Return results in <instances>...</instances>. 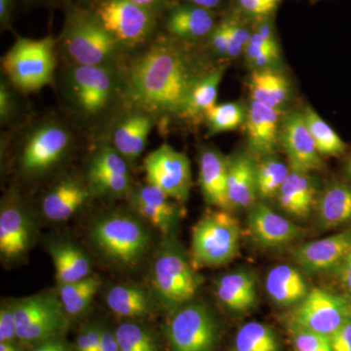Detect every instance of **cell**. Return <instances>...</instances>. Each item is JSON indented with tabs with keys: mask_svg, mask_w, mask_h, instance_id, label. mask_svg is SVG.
<instances>
[{
	"mask_svg": "<svg viewBox=\"0 0 351 351\" xmlns=\"http://www.w3.org/2000/svg\"><path fill=\"white\" fill-rule=\"evenodd\" d=\"M240 10L255 18H265L276 11L280 0H237Z\"/></svg>",
	"mask_w": 351,
	"mask_h": 351,
	"instance_id": "cell-43",
	"label": "cell"
},
{
	"mask_svg": "<svg viewBox=\"0 0 351 351\" xmlns=\"http://www.w3.org/2000/svg\"><path fill=\"white\" fill-rule=\"evenodd\" d=\"M255 157L250 152H239L228 161V195L230 209H249L257 202L258 189Z\"/></svg>",
	"mask_w": 351,
	"mask_h": 351,
	"instance_id": "cell-21",
	"label": "cell"
},
{
	"mask_svg": "<svg viewBox=\"0 0 351 351\" xmlns=\"http://www.w3.org/2000/svg\"><path fill=\"white\" fill-rule=\"evenodd\" d=\"M295 351H332L330 337L318 332L290 327Z\"/></svg>",
	"mask_w": 351,
	"mask_h": 351,
	"instance_id": "cell-41",
	"label": "cell"
},
{
	"mask_svg": "<svg viewBox=\"0 0 351 351\" xmlns=\"http://www.w3.org/2000/svg\"><path fill=\"white\" fill-rule=\"evenodd\" d=\"M216 25L212 11L189 3L171 9L166 19L167 31L174 38L186 43L209 38Z\"/></svg>",
	"mask_w": 351,
	"mask_h": 351,
	"instance_id": "cell-23",
	"label": "cell"
},
{
	"mask_svg": "<svg viewBox=\"0 0 351 351\" xmlns=\"http://www.w3.org/2000/svg\"><path fill=\"white\" fill-rule=\"evenodd\" d=\"M335 271L338 274L339 282L351 295V250Z\"/></svg>",
	"mask_w": 351,
	"mask_h": 351,
	"instance_id": "cell-47",
	"label": "cell"
},
{
	"mask_svg": "<svg viewBox=\"0 0 351 351\" xmlns=\"http://www.w3.org/2000/svg\"><path fill=\"white\" fill-rule=\"evenodd\" d=\"M280 144L287 156L291 170L313 173L324 166L302 112L295 110L284 117Z\"/></svg>",
	"mask_w": 351,
	"mask_h": 351,
	"instance_id": "cell-15",
	"label": "cell"
},
{
	"mask_svg": "<svg viewBox=\"0 0 351 351\" xmlns=\"http://www.w3.org/2000/svg\"><path fill=\"white\" fill-rule=\"evenodd\" d=\"M89 235L104 258L127 269L138 265L151 245L149 230L127 214L103 217L92 226Z\"/></svg>",
	"mask_w": 351,
	"mask_h": 351,
	"instance_id": "cell-3",
	"label": "cell"
},
{
	"mask_svg": "<svg viewBox=\"0 0 351 351\" xmlns=\"http://www.w3.org/2000/svg\"><path fill=\"white\" fill-rule=\"evenodd\" d=\"M189 4H193L200 8L206 9V10L212 11L214 9L219 8L223 0H188Z\"/></svg>",
	"mask_w": 351,
	"mask_h": 351,
	"instance_id": "cell-51",
	"label": "cell"
},
{
	"mask_svg": "<svg viewBox=\"0 0 351 351\" xmlns=\"http://www.w3.org/2000/svg\"><path fill=\"white\" fill-rule=\"evenodd\" d=\"M94 15L121 46L145 43L156 29V14L131 0H99Z\"/></svg>",
	"mask_w": 351,
	"mask_h": 351,
	"instance_id": "cell-9",
	"label": "cell"
},
{
	"mask_svg": "<svg viewBox=\"0 0 351 351\" xmlns=\"http://www.w3.org/2000/svg\"><path fill=\"white\" fill-rule=\"evenodd\" d=\"M17 339L15 302L3 304L0 309V343H14Z\"/></svg>",
	"mask_w": 351,
	"mask_h": 351,
	"instance_id": "cell-42",
	"label": "cell"
},
{
	"mask_svg": "<svg viewBox=\"0 0 351 351\" xmlns=\"http://www.w3.org/2000/svg\"><path fill=\"white\" fill-rule=\"evenodd\" d=\"M66 351H73L71 350V348H69V350H66Z\"/></svg>",
	"mask_w": 351,
	"mask_h": 351,
	"instance_id": "cell-56",
	"label": "cell"
},
{
	"mask_svg": "<svg viewBox=\"0 0 351 351\" xmlns=\"http://www.w3.org/2000/svg\"><path fill=\"white\" fill-rule=\"evenodd\" d=\"M265 288L272 301L283 306L299 304L309 292L301 272L288 265H277L269 270Z\"/></svg>",
	"mask_w": 351,
	"mask_h": 351,
	"instance_id": "cell-30",
	"label": "cell"
},
{
	"mask_svg": "<svg viewBox=\"0 0 351 351\" xmlns=\"http://www.w3.org/2000/svg\"><path fill=\"white\" fill-rule=\"evenodd\" d=\"M217 297L230 311L245 313L257 304V287L252 274L245 271L230 272L217 282Z\"/></svg>",
	"mask_w": 351,
	"mask_h": 351,
	"instance_id": "cell-29",
	"label": "cell"
},
{
	"mask_svg": "<svg viewBox=\"0 0 351 351\" xmlns=\"http://www.w3.org/2000/svg\"><path fill=\"white\" fill-rule=\"evenodd\" d=\"M350 316H351V299H350Z\"/></svg>",
	"mask_w": 351,
	"mask_h": 351,
	"instance_id": "cell-57",
	"label": "cell"
},
{
	"mask_svg": "<svg viewBox=\"0 0 351 351\" xmlns=\"http://www.w3.org/2000/svg\"><path fill=\"white\" fill-rule=\"evenodd\" d=\"M223 21H225L228 38L226 58L235 59L245 52L250 41L252 32L239 18L230 17Z\"/></svg>",
	"mask_w": 351,
	"mask_h": 351,
	"instance_id": "cell-40",
	"label": "cell"
},
{
	"mask_svg": "<svg viewBox=\"0 0 351 351\" xmlns=\"http://www.w3.org/2000/svg\"><path fill=\"white\" fill-rule=\"evenodd\" d=\"M86 180L90 193L96 195L121 197L131 193L128 162L110 145H104L91 156Z\"/></svg>",
	"mask_w": 351,
	"mask_h": 351,
	"instance_id": "cell-14",
	"label": "cell"
},
{
	"mask_svg": "<svg viewBox=\"0 0 351 351\" xmlns=\"http://www.w3.org/2000/svg\"><path fill=\"white\" fill-rule=\"evenodd\" d=\"M52 38H18L2 58V69L14 87L34 92L52 83L56 68Z\"/></svg>",
	"mask_w": 351,
	"mask_h": 351,
	"instance_id": "cell-6",
	"label": "cell"
},
{
	"mask_svg": "<svg viewBox=\"0 0 351 351\" xmlns=\"http://www.w3.org/2000/svg\"><path fill=\"white\" fill-rule=\"evenodd\" d=\"M71 132L55 122L38 126L29 134L20 156V167L27 176L43 175L56 167L71 145Z\"/></svg>",
	"mask_w": 351,
	"mask_h": 351,
	"instance_id": "cell-12",
	"label": "cell"
},
{
	"mask_svg": "<svg viewBox=\"0 0 351 351\" xmlns=\"http://www.w3.org/2000/svg\"><path fill=\"white\" fill-rule=\"evenodd\" d=\"M32 225L19 205L9 203L0 212V254L5 262L24 257L32 244Z\"/></svg>",
	"mask_w": 351,
	"mask_h": 351,
	"instance_id": "cell-20",
	"label": "cell"
},
{
	"mask_svg": "<svg viewBox=\"0 0 351 351\" xmlns=\"http://www.w3.org/2000/svg\"><path fill=\"white\" fill-rule=\"evenodd\" d=\"M202 279L179 242L164 237L151 271L156 298L169 309L180 308L193 299Z\"/></svg>",
	"mask_w": 351,
	"mask_h": 351,
	"instance_id": "cell-2",
	"label": "cell"
},
{
	"mask_svg": "<svg viewBox=\"0 0 351 351\" xmlns=\"http://www.w3.org/2000/svg\"><path fill=\"white\" fill-rule=\"evenodd\" d=\"M152 127L154 119L149 113L138 110L126 115L113 130V147L127 162H133L144 152Z\"/></svg>",
	"mask_w": 351,
	"mask_h": 351,
	"instance_id": "cell-24",
	"label": "cell"
},
{
	"mask_svg": "<svg viewBox=\"0 0 351 351\" xmlns=\"http://www.w3.org/2000/svg\"><path fill=\"white\" fill-rule=\"evenodd\" d=\"M0 351H20L14 343H0Z\"/></svg>",
	"mask_w": 351,
	"mask_h": 351,
	"instance_id": "cell-55",
	"label": "cell"
},
{
	"mask_svg": "<svg viewBox=\"0 0 351 351\" xmlns=\"http://www.w3.org/2000/svg\"><path fill=\"white\" fill-rule=\"evenodd\" d=\"M350 317V299L321 288L309 290L295 307L290 327L301 328L331 337Z\"/></svg>",
	"mask_w": 351,
	"mask_h": 351,
	"instance_id": "cell-10",
	"label": "cell"
},
{
	"mask_svg": "<svg viewBox=\"0 0 351 351\" xmlns=\"http://www.w3.org/2000/svg\"><path fill=\"white\" fill-rule=\"evenodd\" d=\"M290 172L287 164L276 154L260 158L256 166L258 198L269 200L276 197Z\"/></svg>",
	"mask_w": 351,
	"mask_h": 351,
	"instance_id": "cell-35",
	"label": "cell"
},
{
	"mask_svg": "<svg viewBox=\"0 0 351 351\" xmlns=\"http://www.w3.org/2000/svg\"><path fill=\"white\" fill-rule=\"evenodd\" d=\"M205 73L182 46L169 40L156 41L129 64L126 99L151 115H179L191 89Z\"/></svg>",
	"mask_w": 351,
	"mask_h": 351,
	"instance_id": "cell-1",
	"label": "cell"
},
{
	"mask_svg": "<svg viewBox=\"0 0 351 351\" xmlns=\"http://www.w3.org/2000/svg\"><path fill=\"white\" fill-rule=\"evenodd\" d=\"M166 332L172 351H212L219 329L206 306L189 304L178 308Z\"/></svg>",
	"mask_w": 351,
	"mask_h": 351,
	"instance_id": "cell-11",
	"label": "cell"
},
{
	"mask_svg": "<svg viewBox=\"0 0 351 351\" xmlns=\"http://www.w3.org/2000/svg\"><path fill=\"white\" fill-rule=\"evenodd\" d=\"M15 110V101L13 100V95L6 83L1 82L0 86V117L2 124L5 123L12 117Z\"/></svg>",
	"mask_w": 351,
	"mask_h": 351,
	"instance_id": "cell-46",
	"label": "cell"
},
{
	"mask_svg": "<svg viewBox=\"0 0 351 351\" xmlns=\"http://www.w3.org/2000/svg\"><path fill=\"white\" fill-rule=\"evenodd\" d=\"M241 228L228 210H210L193 226L191 257L197 267H219L232 262L240 248Z\"/></svg>",
	"mask_w": 351,
	"mask_h": 351,
	"instance_id": "cell-5",
	"label": "cell"
},
{
	"mask_svg": "<svg viewBox=\"0 0 351 351\" xmlns=\"http://www.w3.org/2000/svg\"><path fill=\"white\" fill-rule=\"evenodd\" d=\"M318 219L325 228L351 223V184L332 181L320 193L317 201Z\"/></svg>",
	"mask_w": 351,
	"mask_h": 351,
	"instance_id": "cell-28",
	"label": "cell"
},
{
	"mask_svg": "<svg viewBox=\"0 0 351 351\" xmlns=\"http://www.w3.org/2000/svg\"><path fill=\"white\" fill-rule=\"evenodd\" d=\"M282 110L251 100L245 119L249 152L258 159L276 154L280 144Z\"/></svg>",
	"mask_w": 351,
	"mask_h": 351,
	"instance_id": "cell-17",
	"label": "cell"
},
{
	"mask_svg": "<svg viewBox=\"0 0 351 351\" xmlns=\"http://www.w3.org/2000/svg\"><path fill=\"white\" fill-rule=\"evenodd\" d=\"M99 351H119V343H117L115 332L103 329Z\"/></svg>",
	"mask_w": 351,
	"mask_h": 351,
	"instance_id": "cell-48",
	"label": "cell"
},
{
	"mask_svg": "<svg viewBox=\"0 0 351 351\" xmlns=\"http://www.w3.org/2000/svg\"><path fill=\"white\" fill-rule=\"evenodd\" d=\"M17 339L23 343H41L59 338L69 327L68 313L60 295L39 293L15 302Z\"/></svg>",
	"mask_w": 351,
	"mask_h": 351,
	"instance_id": "cell-7",
	"label": "cell"
},
{
	"mask_svg": "<svg viewBox=\"0 0 351 351\" xmlns=\"http://www.w3.org/2000/svg\"><path fill=\"white\" fill-rule=\"evenodd\" d=\"M13 0H0V20L2 23L7 22L12 9Z\"/></svg>",
	"mask_w": 351,
	"mask_h": 351,
	"instance_id": "cell-53",
	"label": "cell"
},
{
	"mask_svg": "<svg viewBox=\"0 0 351 351\" xmlns=\"http://www.w3.org/2000/svg\"><path fill=\"white\" fill-rule=\"evenodd\" d=\"M75 351H91L86 328L78 335L77 339H76Z\"/></svg>",
	"mask_w": 351,
	"mask_h": 351,
	"instance_id": "cell-52",
	"label": "cell"
},
{
	"mask_svg": "<svg viewBox=\"0 0 351 351\" xmlns=\"http://www.w3.org/2000/svg\"><path fill=\"white\" fill-rule=\"evenodd\" d=\"M245 119L246 112L241 104L237 101L216 105L205 117L210 135L237 130L240 125L244 124Z\"/></svg>",
	"mask_w": 351,
	"mask_h": 351,
	"instance_id": "cell-38",
	"label": "cell"
},
{
	"mask_svg": "<svg viewBox=\"0 0 351 351\" xmlns=\"http://www.w3.org/2000/svg\"><path fill=\"white\" fill-rule=\"evenodd\" d=\"M279 206L297 218H306L317 203V184L311 173L291 170L276 196Z\"/></svg>",
	"mask_w": 351,
	"mask_h": 351,
	"instance_id": "cell-25",
	"label": "cell"
},
{
	"mask_svg": "<svg viewBox=\"0 0 351 351\" xmlns=\"http://www.w3.org/2000/svg\"><path fill=\"white\" fill-rule=\"evenodd\" d=\"M144 168L147 184L156 186L181 204L188 201L193 178L186 154L169 145H162L147 156Z\"/></svg>",
	"mask_w": 351,
	"mask_h": 351,
	"instance_id": "cell-13",
	"label": "cell"
},
{
	"mask_svg": "<svg viewBox=\"0 0 351 351\" xmlns=\"http://www.w3.org/2000/svg\"><path fill=\"white\" fill-rule=\"evenodd\" d=\"M252 100L282 110L290 99L287 78L274 68L253 69L248 82Z\"/></svg>",
	"mask_w": 351,
	"mask_h": 351,
	"instance_id": "cell-31",
	"label": "cell"
},
{
	"mask_svg": "<svg viewBox=\"0 0 351 351\" xmlns=\"http://www.w3.org/2000/svg\"><path fill=\"white\" fill-rule=\"evenodd\" d=\"M138 5L149 9L152 12L156 14L164 10L168 5L172 3L173 0H131Z\"/></svg>",
	"mask_w": 351,
	"mask_h": 351,
	"instance_id": "cell-49",
	"label": "cell"
},
{
	"mask_svg": "<svg viewBox=\"0 0 351 351\" xmlns=\"http://www.w3.org/2000/svg\"><path fill=\"white\" fill-rule=\"evenodd\" d=\"M351 250V230L300 245L293 258L308 274L336 270Z\"/></svg>",
	"mask_w": 351,
	"mask_h": 351,
	"instance_id": "cell-18",
	"label": "cell"
},
{
	"mask_svg": "<svg viewBox=\"0 0 351 351\" xmlns=\"http://www.w3.org/2000/svg\"><path fill=\"white\" fill-rule=\"evenodd\" d=\"M69 346L59 338L48 339L43 343H38L32 351H66Z\"/></svg>",
	"mask_w": 351,
	"mask_h": 351,
	"instance_id": "cell-50",
	"label": "cell"
},
{
	"mask_svg": "<svg viewBox=\"0 0 351 351\" xmlns=\"http://www.w3.org/2000/svg\"><path fill=\"white\" fill-rule=\"evenodd\" d=\"M107 304L110 311L119 317H147L152 313L149 295L138 286H113L108 292Z\"/></svg>",
	"mask_w": 351,
	"mask_h": 351,
	"instance_id": "cell-33",
	"label": "cell"
},
{
	"mask_svg": "<svg viewBox=\"0 0 351 351\" xmlns=\"http://www.w3.org/2000/svg\"><path fill=\"white\" fill-rule=\"evenodd\" d=\"M228 161L214 147H204L199 154V184L201 193L208 204L230 211L226 186H228Z\"/></svg>",
	"mask_w": 351,
	"mask_h": 351,
	"instance_id": "cell-22",
	"label": "cell"
},
{
	"mask_svg": "<svg viewBox=\"0 0 351 351\" xmlns=\"http://www.w3.org/2000/svg\"><path fill=\"white\" fill-rule=\"evenodd\" d=\"M330 339L332 351H351V316Z\"/></svg>",
	"mask_w": 351,
	"mask_h": 351,
	"instance_id": "cell-45",
	"label": "cell"
},
{
	"mask_svg": "<svg viewBox=\"0 0 351 351\" xmlns=\"http://www.w3.org/2000/svg\"><path fill=\"white\" fill-rule=\"evenodd\" d=\"M48 250L55 267V277L60 286L77 282L90 276L92 265L84 252L71 243H50Z\"/></svg>",
	"mask_w": 351,
	"mask_h": 351,
	"instance_id": "cell-32",
	"label": "cell"
},
{
	"mask_svg": "<svg viewBox=\"0 0 351 351\" xmlns=\"http://www.w3.org/2000/svg\"><path fill=\"white\" fill-rule=\"evenodd\" d=\"M343 171H345V174L348 181L351 182V149L350 152H348V156H346L345 165H343Z\"/></svg>",
	"mask_w": 351,
	"mask_h": 351,
	"instance_id": "cell-54",
	"label": "cell"
},
{
	"mask_svg": "<svg viewBox=\"0 0 351 351\" xmlns=\"http://www.w3.org/2000/svg\"><path fill=\"white\" fill-rule=\"evenodd\" d=\"M302 113L320 156H345L348 152V145L337 132L309 106L304 108Z\"/></svg>",
	"mask_w": 351,
	"mask_h": 351,
	"instance_id": "cell-34",
	"label": "cell"
},
{
	"mask_svg": "<svg viewBox=\"0 0 351 351\" xmlns=\"http://www.w3.org/2000/svg\"><path fill=\"white\" fill-rule=\"evenodd\" d=\"M233 351H281L276 332L267 325L249 322L237 332Z\"/></svg>",
	"mask_w": 351,
	"mask_h": 351,
	"instance_id": "cell-37",
	"label": "cell"
},
{
	"mask_svg": "<svg viewBox=\"0 0 351 351\" xmlns=\"http://www.w3.org/2000/svg\"><path fill=\"white\" fill-rule=\"evenodd\" d=\"M89 195V191L80 182L64 180L44 196L41 209L50 221H66L86 202Z\"/></svg>",
	"mask_w": 351,
	"mask_h": 351,
	"instance_id": "cell-26",
	"label": "cell"
},
{
	"mask_svg": "<svg viewBox=\"0 0 351 351\" xmlns=\"http://www.w3.org/2000/svg\"><path fill=\"white\" fill-rule=\"evenodd\" d=\"M98 276H90L77 282L60 286V299L69 316H78L91 304L100 288Z\"/></svg>",
	"mask_w": 351,
	"mask_h": 351,
	"instance_id": "cell-36",
	"label": "cell"
},
{
	"mask_svg": "<svg viewBox=\"0 0 351 351\" xmlns=\"http://www.w3.org/2000/svg\"><path fill=\"white\" fill-rule=\"evenodd\" d=\"M119 351H157L156 341L144 328L123 323L115 331Z\"/></svg>",
	"mask_w": 351,
	"mask_h": 351,
	"instance_id": "cell-39",
	"label": "cell"
},
{
	"mask_svg": "<svg viewBox=\"0 0 351 351\" xmlns=\"http://www.w3.org/2000/svg\"><path fill=\"white\" fill-rule=\"evenodd\" d=\"M209 43L215 55L226 58L228 38L225 21L216 25L214 31L210 34Z\"/></svg>",
	"mask_w": 351,
	"mask_h": 351,
	"instance_id": "cell-44",
	"label": "cell"
},
{
	"mask_svg": "<svg viewBox=\"0 0 351 351\" xmlns=\"http://www.w3.org/2000/svg\"><path fill=\"white\" fill-rule=\"evenodd\" d=\"M64 55L77 66H105L114 61L121 45L93 13L69 14L61 39Z\"/></svg>",
	"mask_w": 351,
	"mask_h": 351,
	"instance_id": "cell-4",
	"label": "cell"
},
{
	"mask_svg": "<svg viewBox=\"0 0 351 351\" xmlns=\"http://www.w3.org/2000/svg\"><path fill=\"white\" fill-rule=\"evenodd\" d=\"M130 196L131 206L141 218L162 233L164 237H172L184 213L181 203L149 184L131 191Z\"/></svg>",
	"mask_w": 351,
	"mask_h": 351,
	"instance_id": "cell-16",
	"label": "cell"
},
{
	"mask_svg": "<svg viewBox=\"0 0 351 351\" xmlns=\"http://www.w3.org/2000/svg\"><path fill=\"white\" fill-rule=\"evenodd\" d=\"M226 69L228 64H219L213 71L201 76L191 89L179 117L195 124L205 120L208 112L216 106L219 84Z\"/></svg>",
	"mask_w": 351,
	"mask_h": 351,
	"instance_id": "cell-27",
	"label": "cell"
},
{
	"mask_svg": "<svg viewBox=\"0 0 351 351\" xmlns=\"http://www.w3.org/2000/svg\"><path fill=\"white\" fill-rule=\"evenodd\" d=\"M64 85L66 99L76 112L95 117L112 103L117 80L110 66L71 64Z\"/></svg>",
	"mask_w": 351,
	"mask_h": 351,
	"instance_id": "cell-8",
	"label": "cell"
},
{
	"mask_svg": "<svg viewBox=\"0 0 351 351\" xmlns=\"http://www.w3.org/2000/svg\"><path fill=\"white\" fill-rule=\"evenodd\" d=\"M248 226L254 240L270 248L291 243L302 235L299 226L258 201L248 209Z\"/></svg>",
	"mask_w": 351,
	"mask_h": 351,
	"instance_id": "cell-19",
	"label": "cell"
}]
</instances>
